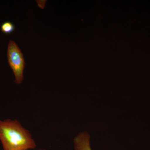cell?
I'll return each mask as SVG.
<instances>
[{
	"mask_svg": "<svg viewBox=\"0 0 150 150\" xmlns=\"http://www.w3.org/2000/svg\"><path fill=\"white\" fill-rule=\"evenodd\" d=\"M75 150H92L90 145V136L87 132L81 133L74 140Z\"/></svg>",
	"mask_w": 150,
	"mask_h": 150,
	"instance_id": "3957f363",
	"label": "cell"
},
{
	"mask_svg": "<svg viewBox=\"0 0 150 150\" xmlns=\"http://www.w3.org/2000/svg\"><path fill=\"white\" fill-rule=\"evenodd\" d=\"M45 150L41 149V150Z\"/></svg>",
	"mask_w": 150,
	"mask_h": 150,
	"instance_id": "5b68a950",
	"label": "cell"
},
{
	"mask_svg": "<svg viewBox=\"0 0 150 150\" xmlns=\"http://www.w3.org/2000/svg\"><path fill=\"white\" fill-rule=\"evenodd\" d=\"M0 141L3 150H28L36 146L30 133L16 119L0 120Z\"/></svg>",
	"mask_w": 150,
	"mask_h": 150,
	"instance_id": "6da1fadb",
	"label": "cell"
},
{
	"mask_svg": "<svg viewBox=\"0 0 150 150\" xmlns=\"http://www.w3.org/2000/svg\"><path fill=\"white\" fill-rule=\"evenodd\" d=\"M1 28L3 33L6 34H10L14 32L15 27L12 23L6 21L2 24Z\"/></svg>",
	"mask_w": 150,
	"mask_h": 150,
	"instance_id": "277c9868",
	"label": "cell"
},
{
	"mask_svg": "<svg viewBox=\"0 0 150 150\" xmlns=\"http://www.w3.org/2000/svg\"><path fill=\"white\" fill-rule=\"evenodd\" d=\"M7 59L9 67L12 70L15 77V83L17 84H20L24 79L23 71L25 62L21 50L13 40H10L9 42Z\"/></svg>",
	"mask_w": 150,
	"mask_h": 150,
	"instance_id": "7a4b0ae2",
	"label": "cell"
}]
</instances>
